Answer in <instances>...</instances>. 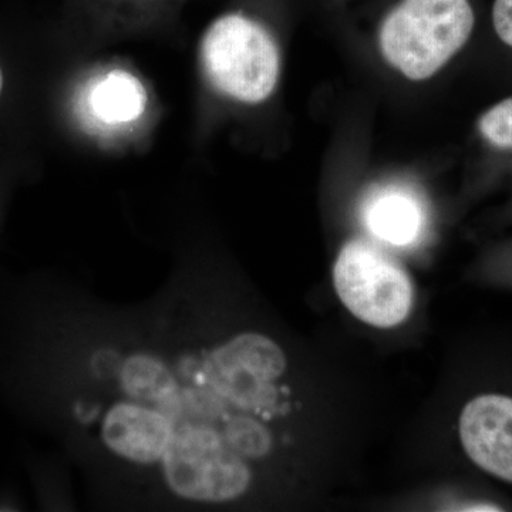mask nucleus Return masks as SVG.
<instances>
[{"label":"nucleus","mask_w":512,"mask_h":512,"mask_svg":"<svg viewBox=\"0 0 512 512\" xmlns=\"http://www.w3.org/2000/svg\"><path fill=\"white\" fill-rule=\"evenodd\" d=\"M493 23L498 37L512 47V0H495Z\"/></svg>","instance_id":"9"},{"label":"nucleus","mask_w":512,"mask_h":512,"mask_svg":"<svg viewBox=\"0 0 512 512\" xmlns=\"http://www.w3.org/2000/svg\"><path fill=\"white\" fill-rule=\"evenodd\" d=\"M473 8L468 0H402L380 29L384 59L407 79H430L470 39Z\"/></svg>","instance_id":"2"},{"label":"nucleus","mask_w":512,"mask_h":512,"mask_svg":"<svg viewBox=\"0 0 512 512\" xmlns=\"http://www.w3.org/2000/svg\"><path fill=\"white\" fill-rule=\"evenodd\" d=\"M478 130L493 146L512 150V97L485 111L478 121Z\"/></svg>","instance_id":"8"},{"label":"nucleus","mask_w":512,"mask_h":512,"mask_svg":"<svg viewBox=\"0 0 512 512\" xmlns=\"http://www.w3.org/2000/svg\"><path fill=\"white\" fill-rule=\"evenodd\" d=\"M362 221L380 241L393 247H412L426 231V205L410 185H380L363 200Z\"/></svg>","instance_id":"6"},{"label":"nucleus","mask_w":512,"mask_h":512,"mask_svg":"<svg viewBox=\"0 0 512 512\" xmlns=\"http://www.w3.org/2000/svg\"><path fill=\"white\" fill-rule=\"evenodd\" d=\"M147 94L143 84L130 73L111 72L94 84L90 106L97 119L109 124L128 123L146 110Z\"/></svg>","instance_id":"7"},{"label":"nucleus","mask_w":512,"mask_h":512,"mask_svg":"<svg viewBox=\"0 0 512 512\" xmlns=\"http://www.w3.org/2000/svg\"><path fill=\"white\" fill-rule=\"evenodd\" d=\"M460 439L467 456L481 470L512 484V399L483 394L466 404Z\"/></svg>","instance_id":"5"},{"label":"nucleus","mask_w":512,"mask_h":512,"mask_svg":"<svg viewBox=\"0 0 512 512\" xmlns=\"http://www.w3.org/2000/svg\"><path fill=\"white\" fill-rule=\"evenodd\" d=\"M2 87H3V74H2V70H0V92H2Z\"/></svg>","instance_id":"10"},{"label":"nucleus","mask_w":512,"mask_h":512,"mask_svg":"<svg viewBox=\"0 0 512 512\" xmlns=\"http://www.w3.org/2000/svg\"><path fill=\"white\" fill-rule=\"evenodd\" d=\"M201 59L212 86L242 103H261L278 83L279 52L274 39L264 26L242 15L212 23L202 39Z\"/></svg>","instance_id":"3"},{"label":"nucleus","mask_w":512,"mask_h":512,"mask_svg":"<svg viewBox=\"0 0 512 512\" xmlns=\"http://www.w3.org/2000/svg\"><path fill=\"white\" fill-rule=\"evenodd\" d=\"M340 301L356 318L376 328H393L409 316L413 286L406 271L365 241H350L333 268Z\"/></svg>","instance_id":"4"},{"label":"nucleus","mask_w":512,"mask_h":512,"mask_svg":"<svg viewBox=\"0 0 512 512\" xmlns=\"http://www.w3.org/2000/svg\"><path fill=\"white\" fill-rule=\"evenodd\" d=\"M286 367L281 346L254 332L212 345L100 346L74 417L111 460L180 503L227 504L274 450Z\"/></svg>","instance_id":"1"}]
</instances>
